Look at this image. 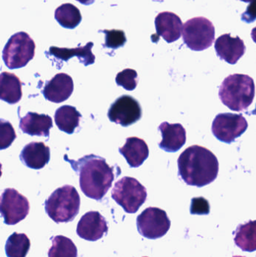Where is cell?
Here are the masks:
<instances>
[{
	"label": "cell",
	"mask_w": 256,
	"mask_h": 257,
	"mask_svg": "<svg viewBox=\"0 0 256 257\" xmlns=\"http://www.w3.org/2000/svg\"><path fill=\"white\" fill-rule=\"evenodd\" d=\"M52 127V118L47 114L28 112L20 120V128L23 133L31 136L48 137Z\"/></svg>",
	"instance_id": "d6986e66"
},
{
	"label": "cell",
	"mask_w": 256,
	"mask_h": 257,
	"mask_svg": "<svg viewBox=\"0 0 256 257\" xmlns=\"http://www.w3.org/2000/svg\"><path fill=\"white\" fill-rule=\"evenodd\" d=\"M130 167L138 168L148 158L149 148L145 141L137 137L126 139V143L119 149Z\"/></svg>",
	"instance_id": "ac0fdd59"
},
{
	"label": "cell",
	"mask_w": 256,
	"mask_h": 257,
	"mask_svg": "<svg viewBox=\"0 0 256 257\" xmlns=\"http://www.w3.org/2000/svg\"><path fill=\"white\" fill-rule=\"evenodd\" d=\"M16 138V133L10 122L2 119L0 123V149L9 148Z\"/></svg>",
	"instance_id": "f1b7e54d"
},
{
	"label": "cell",
	"mask_w": 256,
	"mask_h": 257,
	"mask_svg": "<svg viewBox=\"0 0 256 257\" xmlns=\"http://www.w3.org/2000/svg\"><path fill=\"white\" fill-rule=\"evenodd\" d=\"M81 113L75 107L63 105L56 111L54 119L56 125L61 131L72 134L75 128L79 126Z\"/></svg>",
	"instance_id": "7402d4cb"
},
{
	"label": "cell",
	"mask_w": 256,
	"mask_h": 257,
	"mask_svg": "<svg viewBox=\"0 0 256 257\" xmlns=\"http://www.w3.org/2000/svg\"><path fill=\"white\" fill-rule=\"evenodd\" d=\"M142 116L138 101L128 95L117 98L108 109V117L113 123L126 127L138 122Z\"/></svg>",
	"instance_id": "8fae6325"
},
{
	"label": "cell",
	"mask_w": 256,
	"mask_h": 257,
	"mask_svg": "<svg viewBox=\"0 0 256 257\" xmlns=\"http://www.w3.org/2000/svg\"><path fill=\"white\" fill-rule=\"evenodd\" d=\"M240 1L243 2V3H250L252 0H240Z\"/></svg>",
	"instance_id": "836d02e7"
},
{
	"label": "cell",
	"mask_w": 256,
	"mask_h": 257,
	"mask_svg": "<svg viewBox=\"0 0 256 257\" xmlns=\"http://www.w3.org/2000/svg\"><path fill=\"white\" fill-rule=\"evenodd\" d=\"M36 44L25 32L11 36L3 51V60L9 69H21L35 56Z\"/></svg>",
	"instance_id": "8992f818"
},
{
	"label": "cell",
	"mask_w": 256,
	"mask_h": 257,
	"mask_svg": "<svg viewBox=\"0 0 256 257\" xmlns=\"http://www.w3.org/2000/svg\"><path fill=\"white\" fill-rule=\"evenodd\" d=\"M108 231L105 217L98 211H89L82 216L77 226V234L80 238L90 241L102 238Z\"/></svg>",
	"instance_id": "7c38bea8"
},
{
	"label": "cell",
	"mask_w": 256,
	"mask_h": 257,
	"mask_svg": "<svg viewBox=\"0 0 256 257\" xmlns=\"http://www.w3.org/2000/svg\"><path fill=\"white\" fill-rule=\"evenodd\" d=\"M93 47V43L92 42H88L85 46L78 47L72 49L52 46L50 48L49 55L54 56L56 59L63 61H68L69 59L75 56L79 59L80 63L87 66L93 64L96 60L94 54L92 53Z\"/></svg>",
	"instance_id": "ffe728a7"
},
{
	"label": "cell",
	"mask_w": 256,
	"mask_h": 257,
	"mask_svg": "<svg viewBox=\"0 0 256 257\" xmlns=\"http://www.w3.org/2000/svg\"><path fill=\"white\" fill-rule=\"evenodd\" d=\"M102 33L105 34V43L104 46L106 48L117 49L126 44V35L123 30H105Z\"/></svg>",
	"instance_id": "83f0119b"
},
{
	"label": "cell",
	"mask_w": 256,
	"mask_h": 257,
	"mask_svg": "<svg viewBox=\"0 0 256 257\" xmlns=\"http://www.w3.org/2000/svg\"><path fill=\"white\" fill-rule=\"evenodd\" d=\"M48 254V257H78V249L70 238L57 235L52 238Z\"/></svg>",
	"instance_id": "484cf974"
},
{
	"label": "cell",
	"mask_w": 256,
	"mask_h": 257,
	"mask_svg": "<svg viewBox=\"0 0 256 257\" xmlns=\"http://www.w3.org/2000/svg\"><path fill=\"white\" fill-rule=\"evenodd\" d=\"M2 100L10 105H15L21 101L22 98V83L18 77L10 72H3L1 74Z\"/></svg>",
	"instance_id": "44dd1931"
},
{
	"label": "cell",
	"mask_w": 256,
	"mask_h": 257,
	"mask_svg": "<svg viewBox=\"0 0 256 257\" xmlns=\"http://www.w3.org/2000/svg\"><path fill=\"white\" fill-rule=\"evenodd\" d=\"M214 47L218 57L231 65L236 64L246 52L243 41L238 36L232 37L229 33L219 36Z\"/></svg>",
	"instance_id": "4fadbf2b"
},
{
	"label": "cell",
	"mask_w": 256,
	"mask_h": 257,
	"mask_svg": "<svg viewBox=\"0 0 256 257\" xmlns=\"http://www.w3.org/2000/svg\"><path fill=\"white\" fill-rule=\"evenodd\" d=\"M233 257H245V256H234Z\"/></svg>",
	"instance_id": "e575fe53"
},
{
	"label": "cell",
	"mask_w": 256,
	"mask_h": 257,
	"mask_svg": "<svg viewBox=\"0 0 256 257\" xmlns=\"http://www.w3.org/2000/svg\"><path fill=\"white\" fill-rule=\"evenodd\" d=\"M192 214H208L210 213V205L208 201L203 197L193 198L190 208Z\"/></svg>",
	"instance_id": "f546056e"
},
{
	"label": "cell",
	"mask_w": 256,
	"mask_h": 257,
	"mask_svg": "<svg viewBox=\"0 0 256 257\" xmlns=\"http://www.w3.org/2000/svg\"><path fill=\"white\" fill-rule=\"evenodd\" d=\"M45 205L47 214L55 223H69L79 213L81 198L75 187L65 185L57 189Z\"/></svg>",
	"instance_id": "277c9868"
},
{
	"label": "cell",
	"mask_w": 256,
	"mask_h": 257,
	"mask_svg": "<svg viewBox=\"0 0 256 257\" xmlns=\"http://www.w3.org/2000/svg\"><path fill=\"white\" fill-rule=\"evenodd\" d=\"M248 128V123L243 114L222 113L217 114L212 123L213 136L227 144H231L241 136Z\"/></svg>",
	"instance_id": "9c48e42d"
},
{
	"label": "cell",
	"mask_w": 256,
	"mask_h": 257,
	"mask_svg": "<svg viewBox=\"0 0 256 257\" xmlns=\"http://www.w3.org/2000/svg\"><path fill=\"white\" fill-rule=\"evenodd\" d=\"M162 133V140L159 144V148L168 153H174L181 149L186 144V132L180 123L163 122L159 126Z\"/></svg>",
	"instance_id": "2e32d148"
},
{
	"label": "cell",
	"mask_w": 256,
	"mask_h": 257,
	"mask_svg": "<svg viewBox=\"0 0 256 257\" xmlns=\"http://www.w3.org/2000/svg\"><path fill=\"white\" fill-rule=\"evenodd\" d=\"M30 240L24 233L14 232L6 244L7 257H26L30 249Z\"/></svg>",
	"instance_id": "d4e9b609"
},
{
	"label": "cell",
	"mask_w": 256,
	"mask_h": 257,
	"mask_svg": "<svg viewBox=\"0 0 256 257\" xmlns=\"http://www.w3.org/2000/svg\"><path fill=\"white\" fill-rule=\"evenodd\" d=\"M76 1L79 2L80 3L84 5V6H90V5L94 3L95 0H76Z\"/></svg>",
	"instance_id": "1f68e13d"
},
{
	"label": "cell",
	"mask_w": 256,
	"mask_h": 257,
	"mask_svg": "<svg viewBox=\"0 0 256 257\" xmlns=\"http://www.w3.org/2000/svg\"><path fill=\"white\" fill-rule=\"evenodd\" d=\"M2 217L7 225H15L24 220L30 212L28 199L13 188L6 189L1 196Z\"/></svg>",
	"instance_id": "30bf717a"
},
{
	"label": "cell",
	"mask_w": 256,
	"mask_h": 257,
	"mask_svg": "<svg viewBox=\"0 0 256 257\" xmlns=\"http://www.w3.org/2000/svg\"><path fill=\"white\" fill-rule=\"evenodd\" d=\"M179 175L187 185L202 187L215 181L219 162L210 150L199 145L186 148L177 160Z\"/></svg>",
	"instance_id": "6da1fadb"
},
{
	"label": "cell",
	"mask_w": 256,
	"mask_h": 257,
	"mask_svg": "<svg viewBox=\"0 0 256 257\" xmlns=\"http://www.w3.org/2000/svg\"><path fill=\"white\" fill-rule=\"evenodd\" d=\"M69 161L79 175L80 187L84 195L95 200L102 199L112 186L114 167H111L105 159L95 155Z\"/></svg>",
	"instance_id": "7a4b0ae2"
},
{
	"label": "cell",
	"mask_w": 256,
	"mask_h": 257,
	"mask_svg": "<svg viewBox=\"0 0 256 257\" xmlns=\"http://www.w3.org/2000/svg\"><path fill=\"white\" fill-rule=\"evenodd\" d=\"M20 159L27 167L38 170L49 163L51 150L44 142H31L23 148Z\"/></svg>",
	"instance_id": "e0dca14e"
},
{
	"label": "cell",
	"mask_w": 256,
	"mask_h": 257,
	"mask_svg": "<svg viewBox=\"0 0 256 257\" xmlns=\"http://www.w3.org/2000/svg\"><path fill=\"white\" fill-rule=\"evenodd\" d=\"M255 94L254 80L243 74L230 75L224 79L219 87V99L232 111L247 109L253 102Z\"/></svg>",
	"instance_id": "3957f363"
},
{
	"label": "cell",
	"mask_w": 256,
	"mask_h": 257,
	"mask_svg": "<svg viewBox=\"0 0 256 257\" xmlns=\"http://www.w3.org/2000/svg\"><path fill=\"white\" fill-rule=\"evenodd\" d=\"M55 19L64 28L73 30L79 25L82 17L76 6L65 3L56 9Z\"/></svg>",
	"instance_id": "cb8c5ba5"
},
{
	"label": "cell",
	"mask_w": 256,
	"mask_h": 257,
	"mask_svg": "<svg viewBox=\"0 0 256 257\" xmlns=\"http://www.w3.org/2000/svg\"><path fill=\"white\" fill-rule=\"evenodd\" d=\"M234 242L243 251H255L256 220H249L247 223L237 226Z\"/></svg>",
	"instance_id": "603a6c76"
},
{
	"label": "cell",
	"mask_w": 256,
	"mask_h": 257,
	"mask_svg": "<svg viewBox=\"0 0 256 257\" xmlns=\"http://www.w3.org/2000/svg\"><path fill=\"white\" fill-rule=\"evenodd\" d=\"M74 82L66 73H59L45 84L42 93L47 100L60 103L67 100L73 93Z\"/></svg>",
	"instance_id": "5bb4252c"
},
{
	"label": "cell",
	"mask_w": 256,
	"mask_h": 257,
	"mask_svg": "<svg viewBox=\"0 0 256 257\" xmlns=\"http://www.w3.org/2000/svg\"><path fill=\"white\" fill-rule=\"evenodd\" d=\"M156 33L168 43L180 39L183 33V23L178 15L170 12L159 13L155 19Z\"/></svg>",
	"instance_id": "9a60e30c"
},
{
	"label": "cell",
	"mask_w": 256,
	"mask_h": 257,
	"mask_svg": "<svg viewBox=\"0 0 256 257\" xmlns=\"http://www.w3.org/2000/svg\"><path fill=\"white\" fill-rule=\"evenodd\" d=\"M251 37H252V40H253L254 42L256 44V27L253 28V30L251 32Z\"/></svg>",
	"instance_id": "d6a6232c"
},
{
	"label": "cell",
	"mask_w": 256,
	"mask_h": 257,
	"mask_svg": "<svg viewBox=\"0 0 256 257\" xmlns=\"http://www.w3.org/2000/svg\"><path fill=\"white\" fill-rule=\"evenodd\" d=\"M111 196L126 213L135 214L146 202L147 193L145 187L138 180L124 177L115 183Z\"/></svg>",
	"instance_id": "5b68a950"
},
{
	"label": "cell",
	"mask_w": 256,
	"mask_h": 257,
	"mask_svg": "<svg viewBox=\"0 0 256 257\" xmlns=\"http://www.w3.org/2000/svg\"><path fill=\"white\" fill-rule=\"evenodd\" d=\"M116 83L117 85L123 87L125 90H135L138 85V73L132 69H126L119 72L116 77Z\"/></svg>",
	"instance_id": "4316f807"
},
{
	"label": "cell",
	"mask_w": 256,
	"mask_h": 257,
	"mask_svg": "<svg viewBox=\"0 0 256 257\" xmlns=\"http://www.w3.org/2000/svg\"><path fill=\"white\" fill-rule=\"evenodd\" d=\"M137 227L138 232L144 238L157 239L168 232L171 221L164 210L150 207L137 217Z\"/></svg>",
	"instance_id": "ba28073f"
},
{
	"label": "cell",
	"mask_w": 256,
	"mask_h": 257,
	"mask_svg": "<svg viewBox=\"0 0 256 257\" xmlns=\"http://www.w3.org/2000/svg\"><path fill=\"white\" fill-rule=\"evenodd\" d=\"M241 20L247 24H251L256 20V0H252L249 3L244 13L242 14Z\"/></svg>",
	"instance_id": "4dcf8cb0"
},
{
	"label": "cell",
	"mask_w": 256,
	"mask_h": 257,
	"mask_svg": "<svg viewBox=\"0 0 256 257\" xmlns=\"http://www.w3.org/2000/svg\"><path fill=\"white\" fill-rule=\"evenodd\" d=\"M183 42L195 51L207 49L215 40V27L211 21L204 17L192 18L183 27Z\"/></svg>",
	"instance_id": "52a82bcc"
},
{
	"label": "cell",
	"mask_w": 256,
	"mask_h": 257,
	"mask_svg": "<svg viewBox=\"0 0 256 257\" xmlns=\"http://www.w3.org/2000/svg\"><path fill=\"white\" fill-rule=\"evenodd\" d=\"M144 257H147V256H144Z\"/></svg>",
	"instance_id": "d590c367"
}]
</instances>
